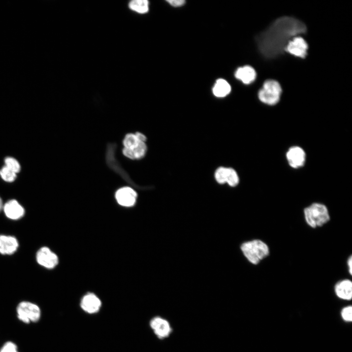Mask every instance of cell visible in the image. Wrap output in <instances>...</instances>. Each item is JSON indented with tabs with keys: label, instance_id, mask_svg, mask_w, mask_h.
Listing matches in <instances>:
<instances>
[{
	"label": "cell",
	"instance_id": "cell-1",
	"mask_svg": "<svg viewBox=\"0 0 352 352\" xmlns=\"http://www.w3.org/2000/svg\"><path fill=\"white\" fill-rule=\"evenodd\" d=\"M307 31L305 24L289 16L281 17L257 36L259 50L266 59H274L282 54L290 40Z\"/></svg>",
	"mask_w": 352,
	"mask_h": 352
},
{
	"label": "cell",
	"instance_id": "cell-2",
	"mask_svg": "<svg viewBox=\"0 0 352 352\" xmlns=\"http://www.w3.org/2000/svg\"><path fill=\"white\" fill-rule=\"evenodd\" d=\"M241 250L252 264L256 265L266 258L270 253L268 245L263 241L254 239L243 242L241 246Z\"/></svg>",
	"mask_w": 352,
	"mask_h": 352
},
{
	"label": "cell",
	"instance_id": "cell-3",
	"mask_svg": "<svg viewBox=\"0 0 352 352\" xmlns=\"http://www.w3.org/2000/svg\"><path fill=\"white\" fill-rule=\"evenodd\" d=\"M307 224L312 228L320 227L328 223L330 217L327 207L321 203H313L303 211Z\"/></svg>",
	"mask_w": 352,
	"mask_h": 352
},
{
	"label": "cell",
	"instance_id": "cell-4",
	"mask_svg": "<svg viewBox=\"0 0 352 352\" xmlns=\"http://www.w3.org/2000/svg\"><path fill=\"white\" fill-rule=\"evenodd\" d=\"M123 154L131 159H140L144 157L147 152L145 142L138 139L135 134L128 133L123 140Z\"/></svg>",
	"mask_w": 352,
	"mask_h": 352
},
{
	"label": "cell",
	"instance_id": "cell-5",
	"mask_svg": "<svg viewBox=\"0 0 352 352\" xmlns=\"http://www.w3.org/2000/svg\"><path fill=\"white\" fill-rule=\"evenodd\" d=\"M282 91L278 82L272 79L267 80L259 91L258 97L264 104L274 105L279 101Z\"/></svg>",
	"mask_w": 352,
	"mask_h": 352
},
{
	"label": "cell",
	"instance_id": "cell-6",
	"mask_svg": "<svg viewBox=\"0 0 352 352\" xmlns=\"http://www.w3.org/2000/svg\"><path fill=\"white\" fill-rule=\"evenodd\" d=\"M17 313L21 320L28 323L37 321L40 317L41 311L36 305L28 302H22L17 307Z\"/></svg>",
	"mask_w": 352,
	"mask_h": 352
},
{
	"label": "cell",
	"instance_id": "cell-7",
	"mask_svg": "<svg viewBox=\"0 0 352 352\" xmlns=\"http://www.w3.org/2000/svg\"><path fill=\"white\" fill-rule=\"evenodd\" d=\"M149 324L154 334L160 339L168 337L173 331L170 322L161 316L153 317Z\"/></svg>",
	"mask_w": 352,
	"mask_h": 352
},
{
	"label": "cell",
	"instance_id": "cell-8",
	"mask_svg": "<svg viewBox=\"0 0 352 352\" xmlns=\"http://www.w3.org/2000/svg\"><path fill=\"white\" fill-rule=\"evenodd\" d=\"M308 44L304 38L296 36L289 41L285 51L294 56L305 58L308 54Z\"/></svg>",
	"mask_w": 352,
	"mask_h": 352
},
{
	"label": "cell",
	"instance_id": "cell-9",
	"mask_svg": "<svg viewBox=\"0 0 352 352\" xmlns=\"http://www.w3.org/2000/svg\"><path fill=\"white\" fill-rule=\"evenodd\" d=\"M36 260L42 266L48 269L54 268L58 264V257L47 247H41L37 252Z\"/></svg>",
	"mask_w": 352,
	"mask_h": 352
},
{
	"label": "cell",
	"instance_id": "cell-10",
	"mask_svg": "<svg viewBox=\"0 0 352 352\" xmlns=\"http://www.w3.org/2000/svg\"><path fill=\"white\" fill-rule=\"evenodd\" d=\"M289 165L293 168H298L305 164L306 153L304 150L299 146L290 148L286 154Z\"/></svg>",
	"mask_w": 352,
	"mask_h": 352
},
{
	"label": "cell",
	"instance_id": "cell-11",
	"mask_svg": "<svg viewBox=\"0 0 352 352\" xmlns=\"http://www.w3.org/2000/svg\"><path fill=\"white\" fill-rule=\"evenodd\" d=\"M102 306L100 299L94 293H88L84 295L80 302L81 308L89 314L99 311Z\"/></svg>",
	"mask_w": 352,
	"mask_h": 352
},
{
	"label": "cell",
	"instance_id": "cell-12",
	"mask_svg": "<svg viewBox=\"0 0 352 352\" xmlns=\"http://www.w3.org/2000/svg\"><path fill=\"white\" fill-rule=\"evenodd\" d=\"M137 198L136 192L128 187L118 189L115 194V198L117 202L121 205L130 207L134 204Z\"/></svg>",
	"mask_w": 352,
	"mask_h": 352
},
{
	"label": "cell",
	"instance_id": "cell-13",
	"mask_svg": "<svg viewBox=\"0 0 352 352\" xmlns=\"http://www.w3.org/2000/svg\"><path fill=\"white\" fill-rule=\"evenodd\" d=\"M2 208L5 216L13 220L22 218L25 212L23 207L15 199H11L6 202Z\"/></svg>",
	"mask_w": 352,
	"mask_h": 352
},
{
	"label": "cell",
	"instance_id": "cell-14",
	"mask_svg": "<svg viewBox=\"0 0 352 352\" xmlns=\"http://www.w3.org/2000/svg\"><path fill=\"white\" fill-rule=\"evenodd\" d=\"M334 292L339 298L343 300H351L352 297V281L345 279L338 281L334 286Z\"/></svg>",
	"mask_w": 352,
	"mask_h": 352
},
{
	"label": "cell",
	"instance_id": "cell-15",
	"mask_svg": "<svg viewBox=\"0 0 352 352\" xmlns=\"http://www.w3.org/2000/svg\"><path fill=\"white\" fill-rule=\"evenodd\" d=\"M19 247L17 239L12 236L0 235V253L2 255H11L14 253Z\"/></svg>",
	"mask_w": 352,
	"mask_h": 352
},
{
	"label": "cell",
	"instance_id": "cell-16",
	"mask_svg": "<svg viewBox=\"0 0 352 352\" xmlns=\"http://www.w3.org/2000/svg\"><path fill=\"white\" fill-rule=\"evenodd\" d=\"M235 77L243 84L248 85L256 79V72L251 66H245L239 67L235 73Z\"/></svg>",
	"mask_w": 352,
	"mask_h": 352
},
{
	"label": "cell",
	"instance_id": "cell-17",
	"mask_svg": "<svg viewBox=\"0 0 352 352\" xmlns=\"http://www.w3.org/2000/svg\"><path fill=\"white\" fill-rule=\"evenodd\" d=\"M231 87L227 81L223 79H218L213 88V93L217 97H224L230 93Z\"/></svg>",
	"mask_w": 352,
	"mask_h": 352
},
{
	"label": "cell",
	"instance_id": "cell-18",
	"mask_svg": "<svg viewBox=\"0 0 352 352\" xmlns=\"http://www.w3.org/2000/svg\"><path fill=\"white\" fill-rule=\"evenodd\" d=\"M149 2L147 0H133L129 3V8L139 14L147 13L149 9Z\"/></svg>",
	"mask_w": 352,
	"mask_h": 352
},
{
	"label": "cell",
	"instance_id": "cell-19",
	"mask_svg": "<svg viewBox=\"0 0 352 352\" xmlns=\"http://www.w3.org/2000/svg\"><path fill=\"white\" fill-rule=\"evenodd\" d=\"M239 182V176L236 171L231 168H227V173L226 183L229 186L235 187Z\"/></svg>",
	"mask_w": 352,
	"mask_h": 352
},
{
	"label": "cell",
	"instance_id": "cell-20",
	"mask_svg": "<svg viewBox=\"0 0 352 352\" xmlns=\"http://www.w3.org/2000/svg\"><path fill=\"white\" fill-rule=\"evenodd\" d=\"M0 176L4 181L8 182L14 181L17 177L16 174L5 166L0 170Z\"/></svg>",
	"mask_w": 352,
	"mask_h": 352
},
{
	"label": "cell",
	"instance_id": "cell-21",
	"mask_svg": "<svg viewBox=\"0 0 352 352\" xmlns=\"http://www.w3.org/2000/svg\"><path fill=\"white\" fill-rule=\"evenodd\" d=\"M4 162L6 165L5 166L16 174L20 171V164L14 158L12 157H7L5 159Z\"/></svg>",
	"mask_w": 352,
	"mask_h": 352
},
{
	"label": "cell",
	"instance_id": "cell-22",
	"mask_svg": "<svg viewBox=\"0 0 352 352\" xmlns=\"http://www.w3.org/2000/svg\"><path fill=\"white\" fill-rule=\"evenodd\" d=\"M227 173V168L220 167L216 171L215 177L216 181L220 184L226 183Z\"/></svg>",
	"mask_w": 352,
	"mask_h": 352
},
{
	"label": "cell",
	"instance_id": "cell-23",
	"mask_svg": "<svg viewBox=\"0 0 352 352\" xmlns=\"http://www.w3.org/2000/svg\"><path fill=\"white\" fill-rule=\"evenodd\" d=\"M341 316L342 319L346 322H351L352 320V308L351 306L344 307L341 311Z\"/></svg>",
	"mask_w": 352,
	"mask_h": 352
},
{
	"label": "cell",
	"instance_id": "cell-24",
	"mask_svg": "<svg viewBox=\"0 0 352 352\" xmlns=\"http://www.w3.org/2000/svg\"><path fill=\"white\" fill-rule=\"evenodd\" d=\"M0 352H18L16 346L11 342L4 344L0 350Z\"/></svg>",
	"mask_w": 352,
	"mask_h": 352
},
{
	"label": "cell",
	"instance_id": "cell-25",
	"mask_svg": "<svg viewBox=\"0 0 352 352\" xmlns=\"http://www.w3.org/2000/svg\"><path fill=\"white\" fill-rule=\"evenodd\" d=\"M167 1L172 6L180 7L185 4V1L183 0H169Z\"/></svg>",
	"mask_w": 352,
	"mask_h": 352
},
{
	"label": "cell",
	"instance_id": "cell-26",
	"mask_svg": "<svg viewBox=\"0 0 352 352\" xmlns=\"http://www.w3.org/2000/svg\"><path fill=\"white\" fill-rule=\"evenodd\" d=\"M347 265L348 267V270L350 275L352 274V256L350 255L347 260Z\"/></svg>",
	"mask_w": 352,
	"mask_h": 352
},
{
	"label": "cell",
	"instance_id": "cell-27",
	"mask_svg": "<svg viewBox=\"0 0 352 352\" xmlns=\"http://www.w3.org/2000/svg\"><path fill=\"white\" fill-rule=\"evenodd\" d=\"M135 134L139 140L143 141V142L146 141V137L145 136V135H144L142 133L138 132H136Z\"/></svg>",
	"mask_w": 352,
	"mask_h": 352
},
{
	"label": "cell",
	"instance_id": "cell-28",
	"mask_svg": "<svg viewBox=\"0 0 352 352\" xmlns=\"http://www.w3.org/2000/svg\"><path fill=\"white\" fill-rule=\"evenodd\" d=\"M2 207H3L2 201L1 198L0 197V212L2 210Z\"/></svg>",
	"mask_w": 352,
	"mask_h": 352
}]
</instances>
